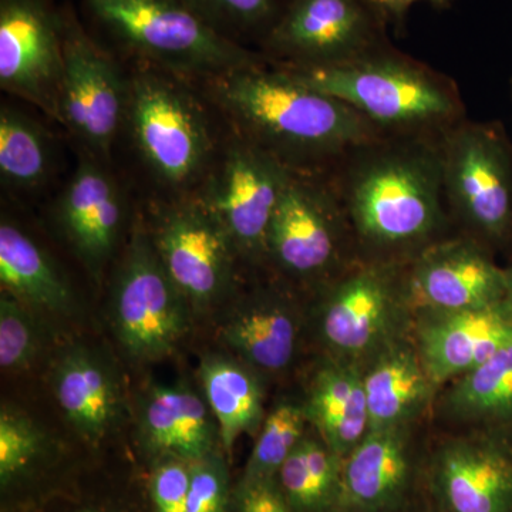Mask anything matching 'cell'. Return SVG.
<instances>
[{
    "mask_svg": "<svg viewBox=\"0 0 512 512\" xmlns=\"http://www.w3.org/2000/svg\"><path fill=\"white\" fill-rule=\"evenodd\" d=\"M413 427L369 430L343 458L335 512H404L424 491L429 451Z\"/></svg>",
    "mask_w": 512,
    "mask_h": 512,
    "instance_id": "17",
    "label": "cell"
},
{
    "mask_svg": "<svg viewBox=\"0 0 512 512\" xmlns=\"http://www.w3.org/2000/svg\"><path fill=\"white\" fill-rule=\"evenodd\" d=\"M190 80L133 64L126 126L138 157L177 197L198 190L218 153L205 99Z\"/></svg>",
    "mask_w": 512,
    "mask_h": 512,
    "instance_id": "5",
    "label": "cell"
},
{
    "mask_svg": "<svg viewBox=\"0 0 512 512\" xmlns=\"http://www.w3.org/2000/svg\"><path fill=\"white\" fill-rule=\"evenodd\" d=\"M303 406L320 439L348 457L369 431L362 367L330 357L313 377Z\"/></svg>",
    "mask_w": 512,
    "mask_h": 512,
    "instance_id": "22",
    "label": "cell"
},
{
    "mask_svg": "<svg viewBox=\"0 0 512 512\" xmlns=\"http://www.w3.org/2000/svg\"><path fill=\"white\" fill-rule=\"evenodd\" d=\"M362 370L369 430L414 426L439 390L410 336L390 343Z\"/></svg>",
    "mask_w": 512,
    "mask_h": 512,
    "instance_id": "20",
    "label": "cell"
},
{
    "mask_svg": "<svg viewBox=\"0 0 512 512\" xmlns=\"http://www.w3.org/2000/svg\"><path fill=\"white\" fill-rule=\"evenodd\" d=\"M37 355L35 323L25 303L3 292L0 298V365L23 370Z\"/></svg>",
    "mask_w": 512,
    "mask_h": 512,
    "instance_id": "33",
    "label": "cell"
},
{
    "mask_svg": "<svg viewBox=\"0 0 512 512\" xmlns=\"http://www.w3.org/2000/svg\"><path fill=\"white\" fill-rule=\"evenodd\" d=\"M62 8L53 0H0V87L60 123Z\"/></svg>",
    "mask_w": 512,
    "mask_h": 512,
    "instance_id": "14",
    "label": "cell"
},
{
    "mask_svg": "<svg viewBox=\"0 0 512 512\" xmlns=\"http://www.w3.org/2000/svg\"><path fill=\"white\" fill-rule=\"evenodd\" d=\"M305 406L282 402L264 417L241 480H275L279 468L306 436Z\"/></svg>",
    "mask_w": 512,
    "mask_h": 512,
    "instance_id": "30",
    "label": "cell"
},
{
    "mask_svg": "<svg viewBox=\"0 0 512 512\" xmlns=\"http://www.w3.org/2000/svg\"><path fill=\"white\" fill-rule=\"evenodd\" d=\"M232 500L224 458L212 453L192 461L187 512H232Z\"/></svg>",
    "mask_w": 512,
    "mask_h": 512,
    "instance_id": "34",
    "label": "cell"
},
{
    "mask_svg": "<svg viewBox=\"0 0 512 512\" xmlns=\"http://www.w3.org/2000/svg\"><path fill=\"white\" fill-rule=\"evenodd\" d=\"M424 493L440 512H512V444L474 431L429 451Z\"/></svg>",
    "mask_w": 512,
    "mask_h": 512,
    "instance_id": "15",
    "label": "cell"
},
{
    "mask_svg": "<svg viewBox=\"0 0 512 512\" xmlns=\"http://www.w3.org/2000/svg\"><path fill=\"white\" fill-rule=\"evenodd\" d=\"M404 512H440L431 504L429 498H427L426 493H421L420 497L417 498L416 501L409 508H407Z\"/></svg>",
    "mask_w": 512,
    "mask_h": 512,
    "instance_id": "38",
    "label": "cell"
},
{
    "mask_svg": "<svg viewBox=\"0 0 512 512\" xmlns=\"http://www.w3.org/2000/svg\"><path fill=\"white\" fill-rule=\"evenodd\" d=\"M0 284L3 292L49 312H64L72 292L49 256L15 222L0 224Z\"/></svg>",
    "mask_w": 512,
    "mask_h": 512,
    "instance_id": "26",
    "label": "cell"
},
{
    "mask_svg": "<svg viewBox=\"0 0 512 512\" xmlns=\"http://www.w3.org/2000/svg\"><path fill=\"white\" fill-rule=\"evenodd\" d=\"M43 447V436L35 423L16 410L0 413V481L8 487L35 464Z\"/></svg>",
    "mask_w": 512,
    "mask_h": 512,
    "instance_id": "32",
    "label": "cell"
},
{
    "mask_svg": "<svg viewBox=\"0 0 512 512\" xmlns=\"http://www.w3.org/2000/svg\"><path fill=\"white\" fill-rule=\"evenodd\" d=\"M57 218L77 255L99 272L113 255L124 218L119 185L104 163L80 160L57 201Z\"/></svg>",
    "mask_w": 512,
    "mask_h": 512,
    "instance_id": "19",
    "label": "cell"
},
{
    "mask_svg": "<svg viewBox=\"0 0 512 512\" xmlns=\"http://www.w3.org/2000/svg\"><path fill=\"white\" fill-rule=\"evenodd\" d=\"M210 410L208 403L190 389L153 387L141 417L144 443L154 453L190 463L210 456L220 436Z\"/></svg>",
    "mask_w": 512,
    "mask_h": 512,
    "instance_id": "21",
    "label": "cell"
},
{
    "mask_svg": "<svg viewBox=\"0 0 512 512\" xmlns=\"http://www.w3.org/2000/svg\"><path fill=\"white\" fill-rule=\"evenodd\" d=\"M201 380L221 443L229 453L241 434L251 433L264 421L261 384L251 370L227 357L204 360Z\"/></svg>",
    "mask_w": 512,
    "mask_h": 512,
    "instance_id": "27",
    "label": "cell"
},
{
    "mask_svg": "<svg viewBox=\"0 0 512 512\" xmlns=\"http://www.w3.org/2000/svg\"><path fill=\"white\" fill-rule=\"evenodd\" d=\"M191 463L183 458L165 457L150 480V493L157 512H187Z\"/></svg>",
    "mask_w": 512,
    "mask_h": 512,
    "instance_id": "35",
    "label": "cell"
},
{
    "mask_svg": "<svg viewBox=\"0 0 512 512\" xmlns=\"http://www.w3.org/2000/svg\"><path fill=\"white\" fill-rule=\"evenodd\" d=\"M148 237L188 303L210 305L228 291L237 249L194 192L161 207Z\"/></svg>",
    "mask_w": 512,
    "mask_h": 512,
    "instance_id": "12",
    "label": "cell"
},
{
    "mask_svg": "<svg viewBox=\"0 0 512 512\" xmlns=\"http://www.w3.org/2000/svg\"><path fill=\"white\" fill-rule=\"evenodd\" d=\"M224 338L248 365L281 372L295 356L298 322L288 303L261 296L235 312L224 328Z\"/></svg>",
    "mask_w": 512,
    "mask_h": 512,
    "instance_id": "25",
    "label": "cell"
},
{
    "mask_svg": "<svg viewBox=\"0 0 512 512\" xmlns=\"http://www.w3.org/2000/svg\"><path fill=\"white\" fill-rule=\"evenodd\" d=\"M404 265L360 258L325 284L318 318L330 357L362 367L409 336L413 311Z\"/></svg>",
    "mask_w": 512,
    "mask_h": 512,
    "instance_id": "6",
    "label": "cell"
},
{
    "mask_svg": "<svg viewBox=\"0 0 512 512\" xmlns=\"http://www.w3.org/2000/svg\"><path fill=\"white\" fill-rule=\"evenodd\" d=\"M353 247L355 235L332 178L292 171L269 228L266 261L291 278L325 285L360 259Z\"/></svg>",
    "mask_w": 512,
    "mask_h": 512,
    "instance_id": "8",
    "label": "cell"
},
{
    "mask_svg": "<svg viewBox=\"0 0 512 512\" xmlns=\"http://www.w3.org/2000/svg\"><path fill=\"white\" fill-rule=\"evenodd\" d=\"M448 212L488 248L512 241V146L498 124L463 120L440 140Z\"/></svg>",
    "mask_w": 512,
    "mask_h": 512,
    "instance_id": "7",
    "label": "cell"
},
{
    "mask_svg": "<svg viewBox=\"0 0 512 512\" xmlns=\"http://www.w3.org/2000/svg\"><path fill=\"white\" fill-rule=\"evenodd\" d=\"M343 458L320 436H305L279 468L276 483L293 512H335Z\"/></svg>",
    "mask_w": 512,
    "mask_h": 512,
    "instance_id": "29",
    "label": "cell"
},
{
    "mask_svg": "<svg viewBox=\"0 0 512 512\" xmlns=\"http://www.w3.org/2000/svg\"><path fill=\"white\" fill-rule=\"evenodd\" d=\"M440 140L383 136L335 168L360 258L407 264L447 237Z\"/></svg>",
    "mask_w": 512,
    "mask_h": 512,
    "instance_id": "2",
    "label": "cell"
},
{
    "mask_svg": "<svg viewBox=\"0 0 512 512\" xmlns=\"http://www.w3.org/2000/svg\"><path fill=\"white\" fill-rule=\"evenodd\" d=\"M55 393L67 419L90 440H99L119 413V392L109 367L86 349H73L60 360Z\"/></svg>",
    "mask_w": 512,
    "mask_h": 512,
    "instance_id": "24",
    "label": "cell"
},
{
    "mask_svg": "<svg viewBox=\"0 0 512 512\" xmlns=\"http://www.w3.org/2000/svg\"><path fill=\"white\" fill-rule=\"evenodd\" d=\"M384 28L366 0H286L259 45L279 66L328 67L386 45Z\"/></svg>",
    "mask_w": 512,
    "mask_h": 512,
    "instance_id": "11",
    "label": "cell"
},
{
    "mask_svg": "<svg viewBox=\"0 0 512 512\" xmlns=\"http://www.w3.org/2000/svg\"><path fill=\"white\" fill-rule=\"evenodd\" d=\"M292 171L271 154L231 133L194 192L227 232L239 256L266 261V242Z\"/></svg>",
    "mask_w": 512,
    "mask_h": 512,
    "instance_id": "9",
    "label": "cell"
},
{
    "mask_svg": "<svg viewBox=\"0 0 512 512\" xmlns=\"http://www.w3.org/2000/svg\"><path fill=\"white\" fill-rule=\"evenodd\" d=\"M511 245H512V241H511Z\"/></svg>",
    "mask_w": 512,
    "mask_h": 512,
    "instance_id": "41",
    "label": "cell"
},
{
    "mask_svg": "<svg viewBox=\"0 0 512 512\" xmlns=\"http://www.w3.org/2000/svg\"><path fill=\"white\" fill-rule=\"evenodd\" d=\"M413 340L436 386H447L483 365L512 338V318L504 302L457 312H417Z\"/></svg>",
    "mask_w": 512,
    "mask_h": 512,
    "instance_id": "18",
    "label": "cell"
},
{
    "mask_svg": "<svg viewBox=\"0 0 512 512\" xmlns=\"http://www.w3.org/2000/svg\"><path fill=\"white\" fill-rule=\"evenodd\" d=\"M281 67L348 104L383 136L441 138L464 120L463 100L453 80L389 43L335 66Z\"/></svg>",
    "mask_w": 512,
    "mask_h": 512,
    "instance_id": "4",
    "label": "cell"
},
{
    "mask_svg": "<svg viewBox=\"0 0 512 512\" xmlns=\"http://www.w3.org/2000/svg\"><path fill=\"white\" fill-rule=\"evenodd\" d=\"M505 296L504 306L507 308L512 318V261L510 265L505 266Z\"/></svg>",
    "mask_w": 512,
    "mask_h": 512,
    "instance_id": "39",
    "label": "cell"
},
{
    "mask_svg": "<svg viewBox=\"0 0 512 512\" xmlns=\"http://www.w3.org/2000/svg\"><path fill=\"white\" fill-rule=\"evenodd\" d=\"M232 512H293L275 480H241L235 488Z\"/></svg>",
    "mask_w": 512,
    "mask_h": 512,
    "instance_id": "36",
    "label": "cell"
},
{
    "mask_svg": "<svg viewBox=\"0 0 512 512\" xmlns=\"http://www.w3.org/2000/svg\"><path fill=\"white\" fill-rule=\"evenodd\" d=\"M82 6L87 30L119 59L190 82L268 60L218 32L190 0H82Z\"/></svg>",
    "mask_w": 512,
    "mask_h": 512,
    "instance_id": "3",
    "label": "cell"
},
{
    "mask_svg": "<svg viewBox=\"0 0 512 512\" xmlns=\"http://www.w3.org/2000/svg\"><path fill=\"white\" fill-rule=\"evenodd\" d=\"M187 305L150 237L134 235L113 291L114 323L128 355L153 360L173 350L185 332Z\"/></svg>",
    "mask_w": 512,
    "mask_h": 512,
    "instance_id": "13",
    "label": "cell"
},
{
    "mask_svg": "<svg viewBox=\"0 0 512 512\" xmlns=\"http://www.w3.org/2000/svg\"><path fill=\"white\" fill-rule=\"evenodd\" d=\"M447 386L440 410L448 420L498 436L511 431L512 338L483 365Z\"/></svg>",
    "mask_w": 512,
    "mask_h": 512,
    "instance_id": "23",
    "label": "cell"
},
{
    "mask_svg": "<svg viewBox=\"0 0 512 512\" xmlns=\"http://www.w3.org/2000/svg\"><path fill=\"white\" fill-rule=\"evenodd\" d=\"M84 512H96V511H84Z\"/></svg>",
    "mask_w": 512,
    "mask_h": 512,
    "instance_id": "40",
    "label": "cell"
},
{
    "mask_svg": "<svg viewBox=\"0 0 512 512\" xmlns=\"http://www.w3.org/2000/svg\"><path fill=\"white\" fill-rule=\"evenodd\" d=\"M64 70L60 124L87 156L106 164L126 126L128 77L120 59L94 39L70 6H62Z\"/></svg>",
    "mask_w": 512,
    "mask_h": 512,
    "instance_id": "10",
    "label": "cell"
},
{
    "mask_svg": "<svg viewBox=\"0 0 512 512\" xmlns=\"http://www.w3.org/2000/svg\"><path fill=\"white\" fill-rule=\"evenodd\" d=\"M192 6L222 35L244 45L245 39L261 43L286 0H190Z\"/></svg>",
    "mask_w": 512,
    "mask_h": 512,
    "instance_id": "31",
    "label": "cell"
},
{
    "mask_svg": "<svg viewBox=\"0 0 512 512\" xmlns=\"http://www.w3.org/2000/svg\"><path fill=\"white\" fill-rule=\"evenodd\" d=\"M407 296L417 312H457L504 302L505 269L470 235L446 237L404 265Z\"/></svg>",
    "mask_w": 512,
    "mask_h": 512,
    "instance_id": "16",
    "label": "cell"
},
{
    "mask_svg": "<svg viewBox=\"0 0 512 512\" xmlns=\"http://www.w3.org/2000/svg\"><path fill=\"white\" fill-rule=\"evenodd\" d=\"M202 96L231 133L293 173L326 174L357 148L383 137L348 104L265 60L201 82Z\"/></svg>",
    "mask_w": 512,
    "mask_h": 512,
    "instance_id": "1",
    "label": "cell"
},
{
    "mask_svg": "<svg viewBox=\"0 0 512 512\" xmlns=\"http://www.w3.org/2000/svg\"><path fill=\"white\" fill-rule=\"evenodd\" d=\"M366 2L386 25L387 23L402 25L407 13L416 3L427 2L437 8H443L450 5L451 0H366Z\"/></svg>",
    "mask_w": 512,
    "mask_h": 512,
    "instance_id": "37",
    "label": "cell"
},
{
    "mask_svg": "<svg viewBox=\"0 0 512 512\" xmlns=\"http://www.w3.org/2000/svg\"><path fill=\"white\" fill-rule=\"evenodd\" d=\"M55 167V146L49 131L22 110L0 107V181L9 191L39 190Z\"/></svg>",
    "mask_w": 512,
    "mask_h": 512,
    "instance_id": "28",
    "label": "cell"
}]
</instances>
